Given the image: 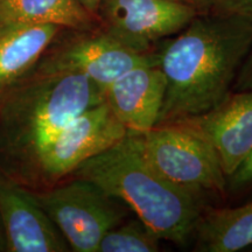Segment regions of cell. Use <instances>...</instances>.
<instances>
[{
    "instance_id": "ffe728a7",
    "label": "cell",
    "mask_w": 252,
    "mask_h": 252,
    "mask_svg": "<svg viewBox=\"0 0 252 252\" xmlns=\"http://www.w3.org/2000/svg\"><path fill=\"white\" fill-rule=\"evenodd\" d=\"M78 1L83 5V7L86 8L89 13H91L94 17L97 18V14H98V9H99V6H100V2H102V0H78ZM97 20H98V19H97Z\"/></svg>"
},
{
    "instance_id": "9c48e42d",
    "label": "cell",
    "mask_w": 252,
    "mask_h": 252,
    "mask_svg": "<svg viewBox=\"0 0 252 252\" xmlns=\"http://www.w3.org/2000/svg\"><path fill=\"white\" fill-rule=\"evenodd\" d=\"M0 220L9 251L63 252L70 250L60 230L34 193L0 171Z\"/></svg>"
},
{
    "instance_id": "52a82bcc",
    "label": "cell",
    "mask_w": 252,
    "mask_h": 252,
    "mask_svg": "<svg viewBox=\"0 0 252 252\" xmlns=\"http://www.w3.org/2000/svg\"><path fill=\"white\" fill-rule=\"evenodd\" d=\"M200 13L175 0H102L97 19L102 31L137 53H151L176 35Z\"/></svg>"
},
{
    "instance_id": "277c9868",
    "label": "cell",
    "mask_w": 252,
    "mask_h": 252,
    "mask_svg": "<svg viewBox=\"0 0 252 252\" xmlns=\"http://www.w3.org/2000/svg\"><path fill=\"white\" fill-rule=\"evenodd\" d=\"M139 134L145 159L168 181L198 194L226 190L228 178L215 150L188 123L157 125Z\"/></svg>"
},
{
    "instance_id": "e0dca14e",
    "label": "cell",
    "mask_w": 252,
    "mask_h": 252,
    "mask_svg": "<svg viewBox=\"0 0 252 252\" xmlns=\"http://www.w3.org/2000/svg\"><path fill=\"white\" fill-rule=\"evenodd\" d=\"M214 9L220 13L239 15L252 20V0H215Z\"/></svg>"
},
{
    "instance_id": "4fadbf2b",
    "label": "cell",
    "mask_w": 252,
    "mask_h": 252,
    "mask_svg": "<svg viewBox=\"0 0 252 252\" xmlns=\"http://www.w3.org/2000/svg\"><path fill=\"white\" fill-rule=\"evenodd\" d=\"M194 251L237 252L252 247V201L203 212L194 230Z\"/></svg>"
},
{
    "instance_id": "3957f363",
    "label": "cell",
    "mask_w": 252,
    "mask_h": 252,
    "mask_svg": "<svg viewBox=\"0 0 252 252\" xmlns=\"http://www.w3.org/2000/svg\"><path fill=\"white\" fill-rule=\"evenodd\" d=\"M70 175L94 182L130 208L160 238L178 245L193 237L203 213L201 194L168 181L145 159L139 133L127 132Z\"/></svg>"
},
{
    "instance_id": "9a60e30c",
    "label": "cell",
    "mask_w": 252,
    "mask_h": 252,
    "mask_svg": "<svg viewBox=\"0 0 252 252\" xmlns=\"http://www.w3.org/2000/svg\"><path fill=\"white\" fill-rule=\"evenodd\" d=\"M161 238L137 216L105 234L97 252H158Z\"/></svg>"
},
{
    "instance_id": "8992f818",
    "label": "cell",
    "mask_w": 252,
    "mask_h": 252,
    "mask_svg": "<svg viewBox=\"0 0 252 252\" xmlns=\"http://www.w3.org/2000/svg\"><path fill=\"white\" fill-rule=\"evenodd\" d=\"M127 132L105 100L97 104L69 122L53 138L41 153L33 181L58 184L81 163L118 143Z\"/></svg>"
},
{
    "instance_id": "44dd1931",
    "label": "cell",
    "mask_w": 252,
    "mask_h": 252,
    "mask_svg": "<svg viewBox=\"0 0 252 252\" xmlns=\"http://www.w3.org/2000/svg\"><path fill=\"white\" fill-rule=\"evenodd\" d=\"M250 250H252V247H251V248H250Z\"/></svg>"
},
{
    "instance_id": "30bf717a",
    "label": "cell",
    "mask_w": 252,
    "mask_h": 252,
    "mask_svg": "<svg viewBox=\"0 0 252 252\" xmlns=\"http://www.w3.org/2000/svg\"><path fill=\"white\" fill-rule=\"evenodd\" d=\"M182 122L209 141L229 178L252 151V90H232L216 108Z\"/></svg>"
},
{
    "instance_id": "5b68a950",
    "label": "cell",
    "mask_w": 252,
    "mask_h": 252,
    "mask_svg": "<svg viewBox=\"0 0 252 252\" xmlns=\"http://www.w3.org/2000/svg\"><path fill=\"white\" fill-rule=\"evenodd\" d=\"M36 201L77 252H97L102 238L127 215L124 206L94 182L74 178L42 193Z\"/></svg>"
},
{
    "instance_id": "7a4b0ae2",
    "label": "cell",
    "mask_w": 252,
    "mask_h": 252,
    "mask_svg": "<svg viewBox=\"0 0 252 252\" xmlns=\"http://www.w3.org/2000/svg\"><path fill=\"white\" fill-rule=\"evenodd\" d=\"M104 100L102 88L86 75L31 71L0 97V171L20 184L33 181L53 138Z\"/></svg>"
},
{
    "instance_id": "2e32d148",
    "label": "cell",
    "mask_w": 252,
    "mask_h": 252,
    "mask_svg": "<svg viewBox=\"0 0 252 252\" xmlns=\"http://www.w3.org/2000/svg\"><path fill=\"white\" fill-rule=\"evenodd\" d=\"M228 186L232 190H242V189L252 186V151L245 158V160L238 168L228 178Z\"/></svg>"
},
{
    "instance_id": "5bb4252c",
    "label": "cell",
    "mask_w": 252,
    "mask_h": 252,
    "mask_svg": "<svg viewBox=\"0 0 252 252\" xmlns=\"http://www.w3.org/2000/svg\"><path fill=\"white\" fill-rule=\"evenodd\" d=\"M97 18L78 0H0V31L21 25H56L88 32Z\"/></svg>"
},
{
    "instance_id": "ba28073f",
    "label": "cell",
    "mask_w": 252,
    "mask_h": 252,
    "mask_svg": "<svg viewBox=\"0 0 252 252\" xmlns=\"http://www.w3.org/2000/svg\"><path fill=\"white\" fill-rule=\"evenodd\" d=\"M144 64H158L154 50L145 54L133 52L99 31L67 41L48 55H43L32 71L78 72L105 91L124 72Z\"/></svg>"
},
{
    "instance_id": "7c38bea8",
    "label": "cell",
    "mask_w": 252,
    "mask_h": 252,
    "mask_svg": "<svg viewBox=\"0 0 252 252\" xmlns=\"http://www.w3.org/2000/svg\"><path fill=\"white\" fill-rule=\"evenodd\" d=\"M61 30L42 24L0 31V97L35 68Z\"/></svg>"
},
{
    "instance_id": "8fae6325",
    "label": "cell",
    "mask_w": 252,
    "mask_h": 252,
    "mask_svg": "<svg viewBox=\"0 0 252 252\" xmlns=\"http://www.w3.org/2000/svg\"><path fill=\"white\" fill-rule=\"evenodd\" d=\"M166 93V77L158 64L132 68L104 91L105 102L126 130L145 133L157 125Z\"/></svg>"
},
{
    "instance_id": "d6986e66",
    "label": "cell",
    "mask_w": 252,
    "mask_h": 252,
    "mask_svg": "<svg viewBox=\"0 0 252 252\" xmlns=\"http://www.w3.org/2000/svg\"><path fill=\"white\" fill-rule=\"evenodd\" d=\"M175 1L185 2V4L193 6L200 13L210 12L214 9V5H215V0H175Z\"/></svg>"
},
{
    "instance_id": "6da1fadb",
    "label": "cell",
    "mask_w": 252,
    "mask_h": 252,
    "mask_svg": "<svg viewBox=\"0 0 252 252\" xmlns=\"http://www.w3.org/2000/svg\"><path fill=\"white\" fill-rule=\"evenodd\" d=\"M252 47V20L212 11L198 13L156 50L166 77L157 125L196 118L232 91ZM156 125V126H157Z\"/></svg>"
},
{
    "instance_id": "ac0fdd59",
    "label": "cell",
    "mask_w": 252,
    "mask_h": 252,
    "mask_svg": "<svg viewBox=\"0 0 252 252\" xmlns=\"http://www.w3.org/2000/svg\"><path fill=\"white\" fill-rule=\"evenodd\" d=\"M232 90L248 91L252 90V47L247 58L239 68Z\"/></svg>"
}]
</instances>
